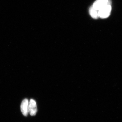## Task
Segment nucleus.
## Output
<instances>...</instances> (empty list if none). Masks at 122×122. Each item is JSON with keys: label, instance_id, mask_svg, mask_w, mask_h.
Returning a JSON list of instances; mask_svg holds the SVG:
<instances>
[{"label": "nucleus", "instance_id": "nucleus-1", "mask_svg": "<svg viewBox=\"0 0 122 122\" xmlns=\"http://www.w3.org/2000/svg\"><path fill=\"white\" fill-rule=\"evenodd\" d=\"M111 11V5L108 4L99 10V17L101 18H106L109 17L110 15Z\"/></svg>", "mask_w": 122, "mask_h": 122}, {"label": "nucleus", "instance_id": "nucleus-2", "mask_svg": "<svg viewBox=\"0 0 122 122\" xmlns=\"http://www.w3.org/2000/svg\"><path fill=\"white\" fill-rule=\"evenodd\" d=\"M29 113L32 116L36 115L37 112V106L35 100L32 99L29 102L28 106Z\"/></svg>", "mask_w": 122, "mask_h": 122}, {"label": "nucleus", "instance_id": "nucleus-3", "mask_svg": "<svg viewBox=\"0 0 122 122\" xmlns=\"http://www.w3.org/2000/svg\"><path fill=\"white\" fill-rule=\"evenodd\" d=\"M108 4L110 5L111 4V2L110 0H96L94 2L92 7L95 9L99 11Z\"/></svg>", "mask_w": 122, "mask_h": 122}, {"label": "nucleus", "instance_id": "nucleus-4", "mask_svg": "<svg viewBox=\"0 0 122 122\" xmlns=\"http://www.w3.org/2000/svg\"><path fill=\"white\" fill-rule=\"evenodd\" d=\"M29 103L28 100L27 99H25L22 100L21 105V111L22 114L25 116H27L29 114Z\"/></svg>", "mask_w": 122, "mask_h": 122}, {"label": "nucleus", "instance_id": "nucleus-5", "mask_svg": "<svg viewBox=\"0 0 122 122\" xmlns=\"http://www.w3.org/2000/svg\"><path fill=\"white\" fill-rule=\"evenodd\" d=\"M89 13L92 17L94 19H97L98 18V11L95 9L92 6L90 8Z\"/></svg>", "mask_w": 122, "mask_h": 122}]
</instances>
